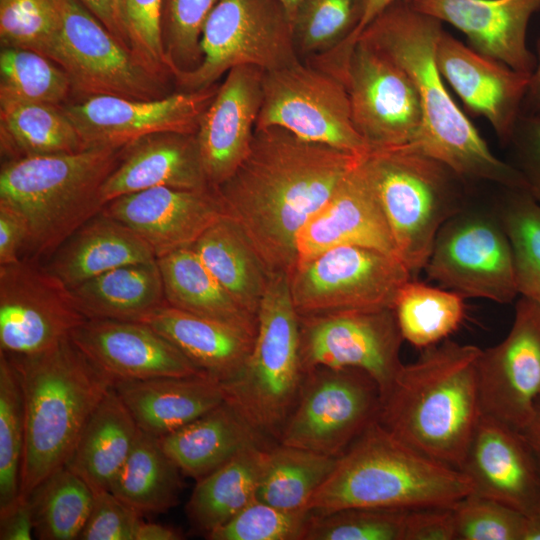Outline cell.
I'll return each instance as SVG.
<instances>
[{"mask_svg":"<svg viewBox=\"0 0 540 540\" xmlns=\"http://www.w3.org/2000/svg\"><path fill=\"white\" fill-rule=\"evenodd\" d=\"M362 158L279 127L255 128L247 157L215 190L268 272L289 274L297 234Z\"/></svg>","mask_w":540,"mask_h":540,"instance_id":"obj_1","label":"cell"},{"mask_svg":"<svg viewBox=\"0 0 540 540\" xmlns=\"http://www.w3.org/2000/svg\"><path fill=\"white\" fill-rule=\"evenodd\" d=\"M443 30L441 21L398 0L376 16L358 38L384 52L414 82L423 111V131L416 148L465 181L527 190L521 173L491 152L448 92L436 63V45Z\"/></svg>","mask_w":540,"mask_h":540,"instance_id":"obj_2","label":"cell"},{"mask_svg":"<svg viewBox=\"0 0 540 540\" xmlns=\"http://www.w3.org/2000/svg\"><path fill=\"white\" fill-rule=\"evenodd\" d=\"M482 349L444 341L403 364L381 395L378 422L423 454L460 470L482 414L477 362Z\"/></svg>","mask_w":540,"mask_h":540,"instance_id":"obj_3","label":"cell"},{"mask_svg":"<svg viewBox=\"0 0 540 540\" xmlns=\"http://www.w3.org/2000/svg\"><path fill=\"white\" fill-rule=\"evenodd\" d=\"M7 357L23 396L20 497L28 498L43 480L66 465L86 422L115 380L71 338L37 355Z\"/></svg>","mask_w":540,"mask_h":540,"instance_id":"obj_4","label":"cell"},{"mask_svg":"<svg viewBox=\"0 0 540 540\" xmlns=\"http://www.w3.org/2000/svg\"><path fill=\"white\" fill-rule=\"evenodd\" d=\"M471 492L472 483L461 470L409 446L377 420L338 457L306 509L453 506Z\"/></svg>","mask_w":540,"mask_h":540,"instance_id":"obj_5","label":"cell"},{"mask_svg":"<svg viewBox=\"0 0 540 540\" xmlns=\"http://www.w3.org/2000/svg\"><path fill=\"white\" fill-rule=\"evenodd\" d=\"M124 148L7 160L0 171V202L25 218L33 259L48 258L77 228L99 213L103 183Z\"/></svg>","mask_w":540,"mask_h":540,"instance_id":"obj_6","label":"cell"},{"mask_svg":"<svg viewBox=\"0 0 540 540\" xmlns=\"http://www.w3.org/2000/svg\"><path fill=\"white\" fill-rule=\"evenodd\" d=\"M363 164L397 255L414 277L424 270L439 229L468 203L466 181L411 145L370 151Z\"/></svg>","mask_w":540,"mask_h":540,"instance_id":"obj_7","label":"cell"},{"mask_svg":"<svg viewBox=\"0 0 540 540\" xmlns=\"http://www.w3.org/2000/svg\"><path fill=\"white\" fill-rule=\"evenodd\" d=\"M306 374L288 274L274 273L258 312L251 353L240 373L221 383L224 400L258 432L278 442Z\"/></svg>","mask_w":540,"mask_h":540,"instance_id":"obj_8","label":"cell"},{"mask_svg":"<svg viewBox=\"0 0 540 540\" xmlns=\"http://www.w3.org/2000/svg\"><path fill=\"white\" fill-rule=\"evenodd\" d=\"M201 60L175 78L185 91L215 85L234 67L264 72L298 61L293 26L277 0H218L202 27Z\"/></svg>","mask_w":540,"mask_h":540,"instance_id":"obj_9","label":"cell"},{"mask_svg":"<svg viewBox=\"0 0 540 540\" xmlns=\"http://www.w3.org/2000/svg\"><path fill=\"white\" fill-rule=\"evenodd\" d=\"M413 276L396 256L342 245L298 262L288 274L292 303L299 317L393 308Z\"/></svg>","mask_w":540,"mask_h":540,"instance_id":"obj_10","label":"cell"},{"mask_svg":"<svg viewBox=\"0 0 540 540\" xmlns=\"http://www.w3.org/2000/svg\"><path fill=\"white\" fill-rule=\"evenodd\" d=\"M427 277L466 298L499 304L519 295L511 246L495 206L469 202L439 229Z\"/></svg>","mask_w":540,"mask_h":540,"instance_id":"obj_11","label":"cell"},{"mask_svg":"<svg viewBox=\"0 0 540 540\" xmlns=\"http://www.w3.org/2000/svg\"><path fill=\"white\" fill-rule=\"evenodd\" d=\"M265 127H279L298 138L358 157L370 152L354 126L343 81L299 60L264 72L255 128Z\"/></svg>","mask_w":540,"mask_h":540,"instance_id":"obj_12","label":"cell"},{"mask_svg":"<svg viewBox=\"0 0 540 540\" xmlns=\"http://www.w3.org/2000/svg\"><path fill=\"white\" fill-rule=\"evenodd\" d=\"M380 404V388L365 371L311 369L278 442L338 458L378 420Z\"/></svg>","mask_w":540,"mask_h":540,"instance_id":"obj_13","label":"cell"},{"mask_svg":"<svg viewBox=\"0 0 540 540\" xmlns=\"http://www.w3.org/2000/svg\"><path fill=\"white\" fill-rule=\"evenodd\" d=\"M354 126L370 151L416 145L423 131L417 89L406 71L358 38L341 72Z\"/></svg>","mask_w":540,"mask_h":540,"instance_id":"obj_14","label":"cell"},{"mask_svg":"<svg viewBox=\"0 0 540 540\" xmlns=\"http://www.w3.org/2000/svg\"><path fill=\"white\" fill-rule=\"evenodd\" d=\"M60 45L56 63L82 99L110 95L131 99L164 97V82L147 69L78 0H56Z\"/></svg>","mask_w":540,"mask_h":540,"instance_id":"obj_15","label":"cell"},{"mask_svg":"<svg viewBox=\"0 0 540 540\" xmlns=\"http://www.w3.org/2000/svg\"><path fill=\"white\" fill-rule=\"evenodd\" d=\"M86 320L70 289L44 266L28 259L0 266V352L9 357L43 353Z\"/></svg>","mask_w":540,"mask_h":540,"instance_id":"obj_16","label":"cell"},{"mask_svg":"<svg viewBox=\"0 0 540 540\" xmlns=\"http://www.w3.org/2000/svg\"><path fill=\"white\" fill-rule=\"evenodd\" d=\"M299 318L306 372L317 367L358 368L377 382L382 395L403 366L404 338L393 308Z\"/></svg>","mask_w":540,"mask_h":540,"instance_id":"obj_17","label":"cell"},{"mask_svg":"<svg viewBox=\"0 0 540 540\" xmlns=\"http://www.w3.org/2000/svg\"><path fill=\"white\" fill-rule=\"evenodd\" d=\"M217 88L184 90L149 100L92 96L62 108L87 149H119L158 133L195 134Z\"/></svg>","mask_w":540,"mask_h":540,"instance_id":"obj_18","label":"cell"},{"mask_svg":"<svg viewBox=\"0 0 540 540\" xmlns=\"http://www.w3.org/2000/svg\"><path fill=\"white\" fill-rule=\"evenodd\" d=\"M481 412L522 431L540 400V307L521 296L512 326L477 362Z\"/></svg>","mask_w":540,"mask_h":540,"instance_id":"obj_19","label":"cell"},{"mask_svg":"<svg viewBox=\"0 0 540 540\" xmlns=\"http://www.w3.org/2000/svg\"><path fill=\"white\" fill-rule=\"evenodd\" d=\"M436 63L465 107L485 118L507 146L522 114L530 75L475 51L445 30L437 41Z\"/></svg>","mask_w":540,"mask_h":540,"instance_id":"obj_20","label":"cell"},{"mask_svg":"<svg viewBox=\"0 0 540 540\" xmlns=\"http://www.w3.org/2000/svg\"><path fill=\"white\" fill-rule=\"evenodd\" d=\"M101 211L134 231L156 257L192 246L225 215L214 188H150L115 198Z\"/></svg>","mask_w":540,"mask_h":540,"instance_id":"obj_21","label":"cell"},{"mask_svg":"<svg viewBox=\"0 0 540 540\" xmlns=\"http://www.w3.org/2000/svg\"><path fill=\"white\" fill-rule=\"evenodd\" d=\"M264 71L238 66L227 72L199 121L196 139L210 186L223 184L247 157L263 94Z\"/></svg>","mask_w":540,"mask_h":540,"instance_id":"obj_22","label":"cell"},{"mask_svg":"<svg viewBox=\"0 0 540 540\" xmlns=\"http://www.w3.org/2000/svg\"><path fill=\"white\" fill-rule=\"evenodd\" d=\"M460 470L473 493L504 503L527 515L540 502V472L523 433L481 414Z\"/></svg>","mask_w":540,"mask_h":540,"instance_id":"obj_23","label":"cell"},{"mask_svg":"<svg viewBox=\"0 0 540 540\" xmlns=\"http://www.w3.org/2000/svg\"><path fill=\"white\" fill-rule=\"evenodd\" d=\"M70 338L115 381L204 373L146 323L87 319L72 332Z\"/></svg>","mask_w":540,"mask_h":540,"instance_id":"obj_24","label":"cell"},{"mask_svg":"<svg viewBox=\"0 0 540 540\" xmlns=\"http://www.w3.org/2000/svg\"><path fill=\"white\" fill-rule=\"evenodd\" d=\"M342 245L368 247L398 257L363 158L297 234L296 263Z\"/></svg>","mask_w":540,"mask_h":540,"instance_id":"obj_25","label":"cell"},{"mask_svg":"<svg viewBox=\"0 0 540 540\" xmlns=\"http://www.w3.org/2000/svg\"><path fill=\"white\" fill-rule=\"evenodd\" d=\"M412 9L462 32L475 51L531 75L536 56L527 46L540 0H404Z\"/></svg>","mask_w":540,"mask_h":540,"instance_id":"obj_26","label":"cell"},{"mask_svg":"<svg viewBox=\"0 0 540 540\" xmlns=\"http://www.w3.org/2000/svg\"><path fill=\"white\" fill-rule=\"evenodd\" d=\"M155 187L212 188L196 133H158L126 146L120 162L102 185L101 202L104 206L120 196Z\"/></svg>","mask_w":540,"mask_h":540,"instance_id":"obj_27","label":"cell"},{"mask_svg":"<svg viewBox=\"0 0 540 540\" xmlns=\"http://www.w3.org/2000/svg\"><path fill=\"white\" fill-rule=\"evenodd\" d=\"M113 387L140 430L169 434L224 402L221 383L206 373L116 380Z\"/></svg>","mask_w":540,"mask_h":540,"instance_id":"obj_28","label":"cell"},{"mask_svg":"<svg viewBox=\"0 0 540 540\" xmlns=\"http://www.w3.org/2000/svg\"><path fill=\"white\" fill-rule=\"evenodd\" d=\"M156 259L153 249L141 237L100 211L77 228L43 266L68 289H73L114 268Z\"/></svg>","mask_w":540,"mask_h":540,"instance_id":"obj_29","label":"cell"},{"mask_svg":"<svg viewBox=\"0 0 540 540\" xmlns=\"http://www.w3.org/2000/svg\"><path fill=\"white\" fill-rule=\"evenodd\" d=\"M158 439L181 473L196 481L249 448L277 443L258 432L225 400Z\"/></svg>","mask_w":540,"mask_h":540,"instance_id":"obj_30","label":"cell"},{"mask_svg":"<svg viewBox=\"0 0 540 540\" xmlns=\"http://www.w3.org/2000/svg\"><path fill=\"white\" fill-rule=\"evenodd\" d=\"M142 323L151 326L199 370L220 383L240 373L255 339L230 325L183 311L167 302Z\"/></svg>","mask_w":540,"mask_h":540,"instance_id":"obj_31","label":"cell"},{"mask_svg":"<svg viewBox=\"0 0 540 540\" xmlns=\"http://www.w3.org/2000/svg\"><path fill=\"white\" fill-rule=\"evenodd\" d=\"M138 431L133 416L112 386L86 422L65 466L94 493L109 490Z\"/></svg>","mask_w":540,"mask_h":540,"instance_id":"obj_32","label":"cell"},{"mask_svg":"<svg viewBox=\"0 0 540 540\" xmlns=\"http://www.w3.org/2000/svg\"><path fill=\"white\" fill-rule=\"evenodd\" d=\"M166 302L255 338L258 318L244 310L203 264L192 246L157 257Z\"/></svg>","mask_w":540,"mask_h":540,"instance_id":"obj_33","label":"cell"},{"mask_svg":"<svg viewBox=\"0 0 540 540\" xmlns=\"http://www.w3.org/2000/svg\"><path fill=\"white\" fill-rule=\"evenodd\" d=\"M70 292L87 319L143 322L166 303L157 259L114 268Z\"/></svg>","mask_w":540,"mask_h":540,"instance_id":"obj_34","label":"cell"},{"mask_svg":"<svg viewBox=\"0 0 540 540\" xmlns=\"http://www.w3.org/2000/svg\"><path fill=\"white\" fill-rule=\"evenodd\" d=\"M192 248L229 295L258 318L271 274L239 226L223 215Z\"/></svg>","mask_w":540,"mask_h":540,"instance_id":"obj_35","label":"cell"},{"mask_svg":"<svg viewBox=\"0 0 540 540\" xmlns=\"http://www.w3.org/2000/svg\"><path fill=\"white\" fill-rule=\"evenodd\" d=\"M271 446L249 448L196 481L186 505L196 530L208 534L256 499Z\"/></svg>","mask_w":540,"mask_h":540,"instance_id":"obj_36","label":"cell"},{"mask_svg":"<svg viewBox=\"0 0 540 540\" xmlns=\"http://www.w3.org/2000/svg\"><path fill=\"white\" fill-rule=\"evenodd\" d=\"M0 139L8 160L87 149L62 106L45 103L0 101Z\"/></svg>","mask_w":540,"mask_h":540,"instance_id":"obj_37","label":"cell"},{"mask_svg":"<svg viewBox=\"0 0 540 540\" xmlns=\"http://www.w3.org/2000/svg\"><path fill=\"white\" fill-rule=\"evenodd\" d=\"M181 474L158 437L139 429L109 491L141 515L164 513L178 502Z\"/></svg>","mask_w":540,"mask_h":540,"instance_id":"obj_38","label":"cell"},{"mask_svg":"<svg viewBox=\"0 0 540 540\" xmlns=\"http://www.w3.org/2000/svg\"><path fill=\"white\" fill-rule=\"evenodd\" d=\"M338 458L279 442L269 450L256 499L283 510H302Z\"/></svg>","mask_w":540,"mask_h":540,"instance_id":"obj_39","label":"cell"},{"mask_svg":"<svg viewBox=\"0 0 540 540\" xmlns=\"http://www.w3.org/2000/svg\"><path fill=\"white\" fill-rule=\"evenodd\" d=\"M94 492L64 466L29 495L34 536L40 540H78L89 515Z\"/></svg>","mask_w":540,"mask_h":540,"instance_id":"obj_40","label":"cell"},{"mask_svg":"<svg viewBox=\"0 0 540 540\" xmlns=\"http://www.w3.org/2000/svg\"><path fill=\"white\" fill-rule=\"evenodd\" d=\"M394 310L404 340L421 349L447 339L465 316L461 295L413 278L400 290Z\"/></svg>","mask_w":540,"mask_h":540,"instance_id":"obj_41","label":"cell"},{"mask_svg":"<svg viewBox=\"0 0 540 540\" xmlns=\"http://www.w3.org/2000/svg\"><path fill=\"white\" fill-rule=\"evenodd\" d=\"M502 190L494 206L511 246L518 293L540 307V202L525 189Z\"/></svg>","mask_w":540,"mask_h":540,"instance_id":"obj_42","label":"cell"},{"mask_svg":"<svg viewBox=\"0 0 540 540\" xmlns=\"http://www.w3.org/2000/svg\"><path fill=\"white\" fill-rule=\"evenodd\" d=\"M71 91L68 74L51 59L28 49L1 48L0 101L62 106Z\"/></svg>","mask_w":540,"mask_h":540,"instance_id":"obj_43","label":"cell"},{"mask_svg":"<svg viewBox=\"0 0 540 540\" xmlns=\"http://www.w3.org/2000/svg\"><path fill=\"white\" fill-rule=\"evenodd\" d=\"M25 446L22 390L10 359L0 352V514L20 497Z\"/></svg>","mask_w":540,"mask_h":540,"instance_id":"obj_44","label":"cell"},{"mask_svg":"<svg viewBox=\"0 0 540 540\" xmlns=\"http://www.w3.org/2000/svg\"><path fill=\"white\" fill-rule=\"evenodd\" d=\"M0 42L1 47L32 50L56 63L60 45L56 0H0Z\"/></svg>","mask_w":540,"mask_h":540,"instance_id":"obj_45","label":"cell"},{"mask_svg":"<svg viewBox=\"0 0 540 540\" xmlns=\"http://www.w3.org/2000/svg\"><path fill=\"white\" fill-rule=\"evenodd\" d=\"M408 509L349 507L313 513L303 540H403Z\"/></svg>","mask_w":540,"mask_h":540,"instance_id":"obj_46","label":"cell"},{"mask_svg":"<svg viewBox=\"0 0 540 540\" xmlns=\"http://www.w3.org/2000/svg\"><path fill=\"white\" fill-rule=\"evenodd\" d=\"M367 0H305L293 22L297 47L303 53L345 41L359 25Z\"/></svg>","mask_w":540,"mask_h":540,"instance_id":"obj_47","label":"cell"},{"mask_svg":"<svg viewBox=\"0 0 540 540\" xmlns=\"http://www.w3.org/2000/svg\"><path fill=\"white\" fill-rule=\"evenodd\" d=\"M218 0H164L163 43L171 74L195 68L201 60L200 36Z\"/></svg>","mask_w":540,"mask_h":540,"instance_id":"obj_48","label":"cell"},{"mask_svg":"<svg viewBox=\"0 0 540 540\" xmlns=\"http://www.w3.org/2000/svg\"><path fill=\"white\" fill-rule=\"evenodd\" d=\"M310 515L307 509L283 510L255 499L205 536L209 540H303Z\"/></svg>","mask_w":540,"mask_h":540,"instance_id":"obj_49","label":"cell"},{"mask_svg":"<svg viewBox=\"0 0 540 540\" xmlns=\"http://www.w3.org/2000/svg\"><path fill=\"white\" fill-rule=\"evenodd\" d=\"M456 540H523L526 515L471 492L453 506Z\"/></svg>","mask_w":540,"mask_h":540,"instance_id":"obj_50","label":"cell"},{"mask_svg":"<svg viewBox=\"0 0 540 540\" xmlns=\"http://www.w3.org/2000/svg\"><path fill=\"white\" fill-rule=\"evenodd\" d=\"M163 3L164 0H120L130 51L145 69L164 82L172 74L163 43Z\"/></svg>","mask_w":540,"mask_h":540,"instance_id":"obj_51","label":"cell"},{"mask_svg":"<svg viewBox=\"0 0 540 540\" xmlns=\"http://www.w3.org/2000/svg\"><path fill=\"white\" fill-rule=\"evenodd\" d=\"M140 520L141 514L111 491H98L78 540H134Z\"/></svg>","mask_w":540,"mask_h":540,"instance_id":"obj_52","label":"cell"},{"mask_svg":"<svg viewBox=\"0 0 540 540\" xmlns=\"http://www.w3.org/2000/svg\"><path fill=\"white\" fill-rule=\"evenodd\" d=\"M507 146L512 165L523 176L528 192L540 202V116L522 113Z\"/></svg>","mask_w":540,"mask_h":540,"instance_id":"obj_53","label":"cell"},{"mask_svg":"<svg viewBox=\"0 0 540 540\" xmlns=\"http://www.w3.org/2000/svg\"><path fill=\"white\" fill-rule=\"evenodd\" d=\"M403 540H456L452 506L408 509Z\"/></svg>","mask_w":540,"mask_h":540,"instance_id":"obj_54","label":"cell"},{"mask_svg":"<svg viewBox=\"0 0 540 540\" xmlns=\"http://www.w3.org/2000/svg\"><path fill=\"white\" fill-rule=\"evenodd\" d=\"M28 239V225L23 215L0 202V266L21 260V252L27 248Z\"/></svg>","mask_w":540,"mask_h":540,"instance_id":"obj_55","label":"cell"},{"mask_svg":"<svg viewBox=\"0 0 540 540\" xmlns=\"http://www.w3.org/2000/svg\"><path fill=\"white\" fill-rule=\"evenodd\" d=\"M34 526L31 506L26 498L19 497L17 502L0 514L1 540H31Z\"/></svg>","mask_w":540,"mask_h":540,"instance_id":"obj_56","label":"cell"},{"mask_svg":"<svg viewBox=\"0 0 540 540\" xmlns=\"http://www.w3.org/2000/svg\"><path fill=\"white\" fill-rule=\"evenodd\" d=\"M78 1L84 5L125 47L129 49L122 20L120 0Z\"/></svg>","mask_w":540,"mask_h":540,"instance_id":"obj_57","label":"cell"},{"mask_svg":"<svg viewBox=\"0 0 540 540\" xmlns=\"http://www.w3.org/2000/svg\"><path fill=\"white\" fill-rule=\"evenodd\" d=\"M396 1L398 0H367L364 14L359 25L350 37L334 47V51L341 56H348L366 26L385 8Z\"/></svg>","mask_w":540,"mask_h":540,"instance_id":"obj_58","label":"cell"},{"mask_svg":"<svg viewBox=\"0 0 540 540\" xmlns=\"http://www.w3.org/2000/svg\"><path fill=\"white\" fill-rule=\"evenodd\" d=\"M536 65L529 77L526 95L522 105L523 114L540 116V35L536 43Z\"/></svg>","mask_w":540,"mask_h":540,"instance_id":"obj_59","label":"cell"},{"mask_svg":"<svg viewBox=\"0 0 540 540\" xmlns=\"http://www.w3.org/2000/svg\"><path fill=\"white\" fill-rule=\"evenodd\" d=\"M183 539L180 532L172 527L152 522L140 520L134 540H179Z\"/></svg>","mask_w":540,"mask_h":540,"instance_id":"obj_60","label":"cell"},{"mask_svg":"<svg viewBox=\"0 0 540 540\" xmlns=\"http://www.w3.org/2000/svg\"><path fill=\"white\" fill-rule=\"evenodd\" d=\"M521 432L530 446L540 472V400L533 418Z\"/></svg>","mask_w":540,"mask_h":540,"instance_id":"obj_61","label":"cell"},{"mask_svg":"<svg viewBox=\"0 0 540 540\" xmlns=\"http://www.w3.org/2000/svg\"><path fill=\"white\" fill-rule=\"evenodd\" d=\"M523 540H540V502L526 515Z\"/></svg>","mask_w":540,"mask_h":540,"instance_id":"obj_62","label":"cell"},{"mask_svg":"<svg viewBox=\"0 0 540 540\" xmlns=\"http://www.w3.org/2000/svg\"><path fill=\"white\" fill-rule=\"evenodd\" d=\"M277 1L284 8L293 26V22L295 20L297 12L305 0H277Z\"/></svg>","mask_w":540,"mask_h":540,"instance_id":"obj_63","label":"cell"}]
</instances>
